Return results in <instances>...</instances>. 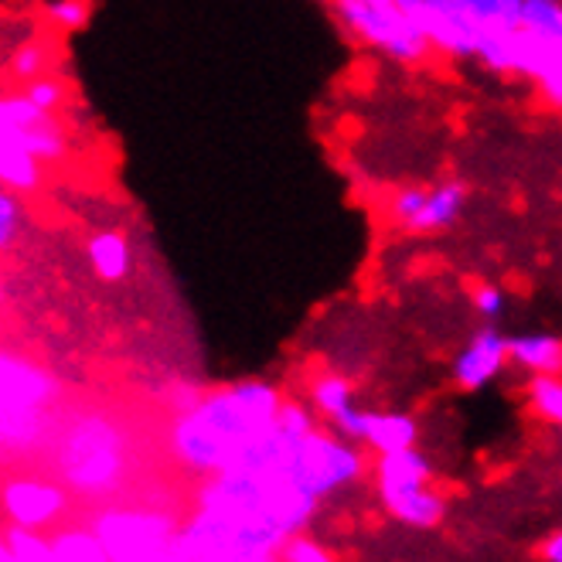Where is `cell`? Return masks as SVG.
Segmentation results:
<instances>
[{"mask_svg":"<svg viewBox=\"0 0 562 562\" xmlns=\"http://www.w3.org/2000/svg\"><path fill=\"white\" fill-rule=\"evenodd\" d=\"M286 395L267 379L194 392L168 426L171 457L191 474H218L277 426Z\"/></svg>","mask_w":562,"mask_h":562,"instance_id":"obj_1","label":"cell"},{"mask_svg":"<svg viewBox=\"0 0 562 562\" xmlns=\"http://www.w3.org/2000/svg\"><path fill=\"white\" fill-rule=\"evenodd\" d=\"M55 468L61 484L76 494L86 498L113 494L130 474V434L106 413H79L61 429Z\"/></svg>","mask_w":562,"mask_h":562,"instance_id":"obj_2","label":"cell"},{"mask_svg":"<svg viewBox=\"0 0 562 562\" xmlns=\"http://www.w3.org/2000/svg\"><path fill=\"white\" fill-rule=\"evenodd\" d=\"M58 400V382L21 351L0 355V437L8 453H31L48 437L52 406Z\"/></svg>","mask_w":562,"mask_h":562,"instance_id":"obj_3","label":"cell"},{"mask_svg":"<svg viewBox=\"0 0 562 562\" xmlns=\"http://www.w3.org/2000/svg\"><path fill=\"white\" fill-rule=\"evenodd\" d=\"M327 11L355 45L395 65H423L434 55L406 0H327Z\"/></svg>","mask_w":562,"mask_h":562,"instance_id":"obj_4","label":"cell"},{"mask_svg":"<svg viewBox=\"0 0 562 562\" xmlns=\"http://www.w3.org/2000/svg\"><path fill=\"white\" fill-rule=\"evenodd\" d=\"M280 474H286L296 487H304L317 502H324L330 494L361 481V474H366V453H361V443L335 434L330 426H317L307 437L286 434Z\"/></svg>","mask_w":562,"mask_h":562,"instance_id":"obj_5","label":"cell"},{"mask_svg":"<svg viewBox=\"0 0 562 562\" xmlns=\"http://www.w3.org/2000/svg\"><path fill=\"white\" fill-rule=\"evenodd\" d=\"M474 61L491 76L532 82L542 103L562 113V38H532L521 24L508 31H484Z\"/></svg>","mask_w":562,"mask_h":562,"instance_id":"obj_6","label":"cell"},{"mask_svg":"<svg viewBox=\"0 0 562 562\" xmlns=\"http://www.w3.org/2000/svg\"><path fill=\"white\" fill-rule=\"evenodd\" d=\"M92 532L113 562H181V525L157 508H106L92 521Z\"/></svg>","mask_w":562,"mask_h":562,"instance_id":"obj_7","label":"cell"},{"mask_svg":"<svg viewBox=\"0 0 562 562\" xmlns=\"http://www.w3.org/2000/svg\"><path fill=\"white\" fill-rule=\"evenodd\" d=\"M471 191L464 181L443 178L434 184H400L385 202V218L406 236H440L468 212Z\"/></svg>","mask_w":562,"mask_h":562,"instance_id":"obj_8","label":"cell"},{"mask_svg":"<svg viewBox=\"0 0 562 562\" xmlns=\"http://www.w3.org/2000/svg\"><path fill=\"white\" fill-rule=\"evenodd\" d=\"M280 552L252 542L218 512L198 505L178 532L181 562H277Z\"/></svg>","mask_w":562,"mask_h":562,"instance_id":"obj_9","label":"cell"},{"mask_svg":"<svg viewBox=\"0 0 562 562\" xmlns=\"http://www.w3.org/2000/svg\"><path fill=\"white\" fill-rule=\"evenodd\" d=\"M0 140L24 147L42 164H61L69 157V134H65L61 116L31 103L21 89L0 99Z\"/></svg>","mask_w":562,"mask_h":562,"instance_id":"obj_10","label":"cell"},{"mask_svg":"<svg viewBox=\"0 0 562 562\" xmlns=\"http://www.w3.org/2000/svg\"><path fill=\"white\" fill-rule=\"evenodd\" d=\"M69 512V491L61 481L45 474H11L4 481V515L8 525L27 532H48Z\"/></svg>","mask_w":562,"mask_h":562,"instance_id":"obj_11","label":"cell"},{"mask_svg":"<svg viewBox=\"0 0 562 562\" xmlns=\"http://www.w3.org/2000/svg\"><path fill=\"white\" fill-rule=\"evenodd\" d=\"M409 8L423 27L429 48H434V55H440L447 61H474L477 58L484 31L464 11L460 0H450V4H409Z\"/></svg>","mask_w":562,"mask_h":562,"instance_id":"obj_12","label":"cell"},{"mask_svg":"<svg viewBox=\"0 0 562 562\" xmlns=\"http://www.w3.org/2000/svg\"><path fill=\"white\" fill-rule=\"evenodd\" d=\"M508 366H512L508 338L494 324H481L474 335L457 348L450 361V379L457 389L481 392L491 382H498Z\"/></svg>","mask_w":562,"mask_h":562,"instance_id":"obj_13","label":"cell"},{"mask_svg":"<svg viewBox=\"0 0 562 562\" xmlns=\"http://www.w3.org/2000/svg\"><path fill=\"white\" fill-rule=\"evenodd\" d=\"M307 403L314 406V413L335 429V434L348 437V440H361V423H366V406H358V395L351 379H345L341 372H321L311 379L307 385Z\"/></svg>","mask_w":562,"mask_h":562,"instance_id":"obj_14","label":"cell"},{"mask_svg":"<svg viewBox=\"0 0 562 562\" xmlns=\"http://www.w3.org/2000/svg\"><path fill=\"white\" fill-rule=\"evenodd\" d=\"M382 508L409 528H434L440 525L447 502L434 487V481H409V484H375Z\"/></svg>","mask_w":562,"mask_h":562,"instance_id":"obj_15","label":"cell"},{"mask_svg":"<svg viewBox=\"0 0 562 562\" xmlns=\"http://www.w3.org/2000/svg\"><path fill=\"white\" fill-rule=\"evenodd\" d=\"M512 366L528 379L562 375V338L552 330H521L508 338Z\"/></svg>","mask_w":562,"mask_h":562,"instance_id":"obj_16","label":"cell"},{"mask_svg":"<svg viewBox=\"0 0 562 562\" xmlns=\"http://www.w3.org/2000/svg\"><path fill=\"white\" fill-rule=\"evenodd\" d=\"M419 440V423L403 409H366V423H361V447L382 453H395L416 447Z\"/></svg>","mask_w":562,"mask_h":562,"instance_id":"obj_17","label":"cell"},{"mask_svg":"<svg viewBox=\"0 0 562 562\" xmlns=\"http://www.w3.org/2000/svg\"><path fill=\"white\" fill-rule=\"evenodd\" d=\"M86 262L95 280L103 283H123L134 273V246L120 228H99L86 243Z\"/></svg>","mask_w":562,"mask_h":562,"instance_id":"obj_18","label":"cell"},{"mask_svg":"<svg viewBox=\"0 0 562 562\" xmlns=\"http://www.w3.org/2000/svg\"><path fill=\"white\" fill-rule=\"evenodd\" d=\"M52 65H55V45L45 35H27L8 48V79L14 86H27L48 76Z\"/></svg>","mask_w":562,"mask_h":562,"instance_id":"obj_19","label":"cell"},{"mask_svg":"<svg viewBox=\"0 0 562 562\" xmlns=\"http://www.w3.org/2000/svg\"><path fill=\"white\" fill-rule=\"evenodd\" d=\"M45 168L35 154H27L18 144L0 140V184L14 194H35L45 184Z\"/></svg>","mask_w":562,"mask_h":562,"instance_id":"obj_20","label":"cell"},{"mask_svg":"<svg viewBox=\"0 0 562 562\" xmlns=\"http://www.w3.org/2000/svg\"><path fill=\"white\" fill-rule=\"evenodd\" d=\"M0 562H55V546L42 532H27V528L8 525Z\"/></svg>","mask_w":562,"mask_h":562,"instance_id":"obj_21","label":"cell"},{"mask_svg":"<svg viewBox=\"0 0 562 562\" xmlns=\"http://www.w3.org/2000/svg\"><path fill=\"white\" fill-rule=\"evenodd\" d=\"M460 4L481 24V31H508L518 27L525 0H460Z\"/></svg>","mask_w":562,"mask_h":562,"instance_id":"obj_22","label":"cell"},{"mask_svg":"<svg viewBox=\"0 0 562 562\" xmlns=\"http://www.w3.org/2000/svg\"><path fill=\"white\" fill-rule=\"evenodd\" d=\"M528 406H532L539 419L562 429V375L528 379Z\"/></svg>","mask_w":562,"mask_h":562,"instance_id":"obj_23","label":"cell"},{"mask_svg":"<svg viewBox=\"0 0 562 562\" xmlns=\"http://www.w3.org/2000/svg\"><path fill=\"white\" fill-rule=\"evenodd\" d=\"M92 18V0H45V21L55 31H82Z\"/></svg>","mask_w":562,"mask_h":562,"instance_id":"obj_24","label":"cell"},{"mask_svg":"<svg viewBox=\"0 0 562 562\" xmlns=\"http://www.w3.org/2000/svg\"><path fill=\"white\" fill-rule=\"evenodd\" d=\"M471 311L477 314L481 324H498L505 317V311H508V293H505V286L487 283V280L477 283L471 290Z\"/></svg>","mask_w":562,"mask_h":562,"instance_id":"obj_25","label":"cell"},{"mask_svg":"<svg viewBox=\"0 0 562 562\" xmlns=\"http://www.w3.org/2000/svg\"><path fill=\"white\" fill-rule=\"evenodd\" d=\"M24 194L0 191V249H11L24 228Z\"/></svg>","mask_w":562,"mask_h":562,"instance_id":"obj_26","label":"cell"},{"mask_svg":"<svg viewBox=\"0 0 562 562\" xmlns=\"http://www.w3.org/2000/svg\"><path fill=\"white\" fill-rule=\"evenodd\" d=\"M18 89L31 99V103H38L48 113H61L65 99H69V89H65V82L55 72H48V76H42L35 82H27V86H18Z\"/></svg>","mask_w":562,"mask_h":562,"instance_id":"obj_27","label":"cell"},{"mask_svg":"<svg viewBox=\"0 0 562 562\" xmlns=\"http://www.w3.org/2000/svg\"><path fill=\"white\" fill-rule=\"evenodd\" d=\"M283 562H338L335 555H330L321 542L307 539V536H293L286 542V549L280 552Z\"/></svg>","mask_w":562,"mask_h":562,"instance_id":"obj_28","label":"cell"},{"mask_svg":"<svg viewBox=\"0 0 562 562\" xmlns=\"http://www.w3.org/2000/svg\"><path fill=\"white\" fill-rule=\"evenodd\" d=\"M542 562H562V528L542 542Z\"/></svg>","mask_w":562,"mask_h":562,"instance_id":"obj_29","label":"cell"},{"mask_svg":"<svg viewBox=\"0 0 562 562\" xmlns=\"http://www.w3.org/2000/svg\"><path fill=\"white\" fill-rule=\"evenodd\" d=\"M409 4H450V0H409Z\"/></svg>","mask_w":562,"mask_h":562,"instance_id":"obj_30","label":"cell"}]
</instances>
